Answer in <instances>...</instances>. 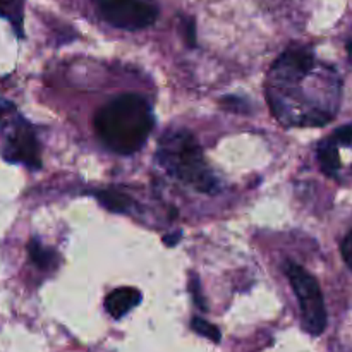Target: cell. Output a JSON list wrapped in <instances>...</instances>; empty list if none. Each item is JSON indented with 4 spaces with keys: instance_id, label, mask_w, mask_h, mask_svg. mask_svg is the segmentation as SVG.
<instances>
[{
    "instance_id": "obj_12",
    "label": "cell",
    "mask_w": 352,
    "mask_h": 352,
    "mask_svg": "<svg viewBox=\"0 0 352 352\" xmlns=\"http://www.w3.org/2000/svg\"><path fill=\"white\" fill-rule=\"evenodd\" d=\"M191 329L195 330L196 333L206 337V339H210L212 342H215V344H219L220 339H222V336H220V330L217 329L215 325H212V323L206 322V320L198 318V316H195V318L191 320Z\"/></svg>"
},
{
    "instance_id": "obj_1",
    "label": "cell",
    "mask_w": 352,
    "mask_h": 352,
    "mask_svg": "<svg viewBox=\"0 0 352 352\" xmlns=\"http://www.w3.org/2000/svg\"><path fill=\"white\" fill-rule=\"evenodd\" d=\"M265 88L272 113L289 127L325 126L342 100L339 72L305 47L287 48L272 64Z\"/></svg>"
},
{
    "instance_id": "obj_7",
    "label": "cell",
    "mask_w": 352,
    "mask_h": 352,
    "mask_svg": "<svg viewBox=\"0 0 352 352\" xmlns=\"http://www.w3.org/2000/svg\"><path fill=\"white\" fill-rule=\"evenodd\" d=\"M316 158L329 177H340L352 172V126L333 131L318 144Z\"/></svg>"
},
{
    "instance_id": "obj_5",
    "label": "cell",
    "mask_w": 352,
    "mask_h": 352,
    "mask_svg": "<svg viewBox=\"0 0 352 352\" xmlns=\"http://www.w3.org/2000/svg\"><path fill=\"white\" fill-rule=\"evenodd\" d=\"M285 274L299 301L305 330L311 336H322L327 329L329 316H327L325 301L318 280L306 268L292 261L285 265Z\"/></svg>"
},
{
    "instance_id": "obj_4",
    "label": "cell",
    "mask_w": 352,
    "mask_h": 352,
    "mask_svg": "<svg viewBox=\"0 0 352 352\" xmlns=\"http://www.w3.org/2000/svg\"><path fill=\"white\" fill-rule=\"evenodd\" d=\"M0 155L9 164H21L31 170L41 167V146L36 131L17 107L0 100Z\"/></svg>"
},
{
    "instance_id": "obj_2",
    "label": "cell",
    "mask_w": 352,
    "mask_h": 352,
    "mask_svg": "<svg viewBox=\"0 0 352 352\" xmlns=\"http://www.w3.org/2000/svg\"><path fill=\"white\" fill-rule=\"evenodd\" d=\"M153 127V109L143 95L136 93L116 96L95 116L96 136L103 146L117 155L140 151Z\"/></svg>"
},
{
    "instance_id": "obj_3",
    "label": "cell",
    "mask_w": 352,
    "mask_h": 352,
    "mask_svg": "<svg viewBox=\"0 0 352 352\" xmlns=\"http://www.w3.org/2000/svg\"><path fill=\"white\" fill-rule=\"evenodd\" d=\"M155 158L170 177L195 191L215 195L220 189L219 179L206 164L201 144L189 131H167L158 141Z\"/></svg>"
},
{
    "instance_id": "obj_10",
    "label": "cell",
    "mask_w": 352,
    "mask_h": 352,
    "mask_svg": "<svg viewBox=\"0 0 352 352\" xmlns=\"http://www.w3.org/2000/svg\"><path fill=\"white\" fill-rule=\"evenodd\" d=\"M28 254H30V260L36 265V268L43 272H52L57 268L58 256L54 250L43 246L40 243V239H31L30 244H28Z\"/></svg>"
},
{
    "instance_id": "obj_13",
    "label": "cell",
    "mask_w": 352,
    "mask_h": 352,
    "mask_svg": "<svg viewBox=\"0 0 352 352\" xmlns=\"http://www.w3.org/2000/svg\"><path fill=\"white\" fill-rule=\"evenodd\" d=\"M189 292H191L195 305L198 306L199 309H206L205 298H203L201 287H199V278H198V275H196V274L189 275Z\"/></svg>"
},
{
    "instance_id": "obj_16",
    "label": "cell",
    "mask_w": 352,
    "mask_h": 352,
    "mask_svg": "<svg viewBox=\"0 0 352 352\" xmlns=\"http://www.w3.org/2000/svg\"><path fill=\"white\" fill-rule=\"evenodd\" d=\"M349 58H351V62H352V43L349 45Z\"/></svg>"
},
{
    "instance_id": "obj_14",
    "label": "cell",
    "mask_w": 352,
    "mask_h": 352,
    "mask_svg": "<svg viewBox=\"0 0 352 352\" xmlns=\"http://www.w3.org/2000/svg\"><path fill=\"white\" fill-rule=\"evenodd\" d=\"M340 253H342L344 261H346L347 267L352 270V230L346 236V239L342 241V246H340Z\"/></svg>"
},
{
    "instance_id": "obj_8",
    "label": "cell",
    "mask_w": 352,
    "mask_h": 352,
    "mask_svg": "<svg viewBox=\"0 0 352 352\" xmlns=\"http://www.w3.org/2000/svg\"><path fill=\"white\" fill-rule=\"evenodd\" d=\"M141 301V292L134 287L113 289L105 298V309L112 318L119 320L126 316L131 309L136 308Z\"/></svg>"
},
{
    "instance_id": "obj_11",
    "label": "cell",
    "mask_w": 352,
    "mask_h": 352,
    "mask_svg": "<svg viewBox=\"0 0 352 352\" xmlns=\"http://www.w3.org/2000/svg\"><path fill=\"white\" fill-rule=\"evenodd\" d=\"M0 16L9 19L17 34L23 36V0H0Z\"/></svg>"
},
{
    "instance_id": "obj_15",
    "label": "cell",
    "mask_w": 352,
    "mask_h": 352,
    "mask_svg": "<svg viewBox=\"0 0 352 352\" xmlns=\"http://www.w3.org/2000/svg\"><path fill=\"white\" fill-rule=\"evenodd\" d=\"M164 241L168 244V246H175V244L181 241V232H175L174 236H165Z\"/></svg>"
},
{
    "instance_id": "obj_9",
    "label": "cell",
    "mask_w": 352,
    "mask_h": 352,
    "mask_svg": "<svg viewBox=\"0 0 352 352\" xmlns=\"http://www.w3.org/2000/svg\"><path fill=\"white\" fill-rule=\"evenodd\" d=\"M95 198L100 205L105 206L109 212L113 213H127L134 206V201L127 192L117 191V189H100L95 192Z\"/></svg>"
},
{
    "instance_id": "obj_6",
    "label": "cell",
    "mask_w": 352,
    "mask_h": 352,
    "mask_svg": "<svg viewBox=\"0 0 352 352\" xmlns=\"http://www.w3.org/2000/svg\"><path fill=\"white\" fill-rule=\"evenodd\" d=\"M100 16L112 26L127 31L144 30L158 17L155 0H93Z\"/></svg>"
}]
</instances>
